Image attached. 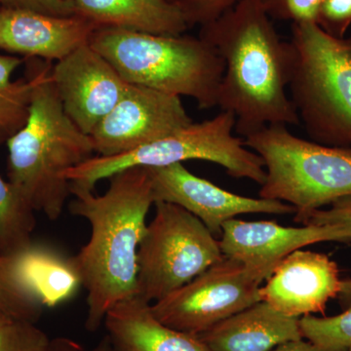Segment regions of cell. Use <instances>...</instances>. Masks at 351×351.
I'll return each mask as SVG.
<instances>
[{"label":"cell","instance_id":"cell-1","mask_svg":"<svg viewBox=\"0 0 351 351\" xmlns=\"http://www.w3.org/2000/svg\"><path fill=\"white\" fill-rule=\"evenodd\" d=\"M199 38L225 63L217 107L234 115V133L245 138L272 124H301L287 93L295 49L277 34L261 0H240L200 27Z\"/></svg>","mask_w":351,"mask_h":351},{"label":"cell","instance_id":"cell-2","mask_svg":"<svg viewBox=\"0 0 351 351\" xmlns=\"http://www.w3.org/2000/svg\"><path fill=\"white\" fill-rule=\"evenodd\" d=\"M108 180L103 195L71 184L69 211L91 228L88 243L71 257L87 291L90 332L100 328L113 306L137 295L138 250L154 204L149 168H128Z\"/></svg>","mask_w":351,"mask_h":351},{"label":"cell","instance_id":"cell-3","mask_svg":"<svg viewBox=\"0 0 351 351\" xmlns=\"http://www.w3.org/2000/svg\"><path fill=\"white\" fill-rule=\"evenodd\" d=\"M51 62L32 59L34 77L29 117L6 142L9 182L50 221L63 214L71 193L66 171L93 157L91 138L64 112L51 78Z\"/></svg>","mask_w":351,"mask_h":351},{"label":"cell","instance_id":"cell-4","mask_svg":"<svg viewBox=\"0 0 351 351\" xmlns=\"http://www.w3.org/2000/svg\"><path fill=\"white\" fill-rule=\"evenodd\" d=\"M89 44L129 84L189 97L201 110L217 107L225 63L199 36L99 27Z\"/></svg>","mask_w":351,"mask_h":351},{"label":"cell","instance_id":"cell-5","mask_svg":"<svg viewBox=\"0 0 351 351\" xmlns=\"http://www.w3.org/2000/svg\"><path fill=\"white\" fill-rule=\"evenodd\" d=\"M243 141L265 165L258 195L292 205L295 223L351 195V147L304 140L282 124L263 127Z\"/></svg>","mask_w":351,"mask_h":351},{"label":"cell","instance_id":"cell-6","mask_svg":"<svg viewBox=\"0 0 351 351\" xmlns=\"http://www.w3.org/2000/svg\"><path fill=\"white\" fill-rule=\"evenodd\" d=\"M295 66L289 84L300 122L313 142L351 147V36L315 23L292 24Z\"/></svg>","mask_w":351,"mask_h":351},{"label":"cell","instance_id":"cell-7","mask_svg":"<svg viewBox=\"0 0 351 351\" xmlns=\"http://www.w3.org/2000/svg\"><path fill=\"white\" fill-rule=\"evenodd\" d=\"M235 117L221 110L213 119L191 123L172 135L114 156H93L64 173L71 184L94 189L97 182L133 167H165L184 161L219 164L237 179H249L262 186L265 180L263 159L233 135Z\"/></svg>","mask_w":351,"mask_h":351},{"label":"cell","instance_id":"cell-8","mask_svg":"<svg viewBox=\"0 0 351 351\" xmlns=\"http://www.w3.org/2000/svg\"><path fill=\"white\" fill-rule=\"evenodd\" d=\"M156 204L137 258V295L156 302L191 282L223 257L219 240L184 208Z\"/></svg>","mask_w":351,"mask_h":351},{"label":"cell","instance_id":"cell-9","mask_svg":"<svg viewBox=\"0 0 351 351\" xmlns=\"http://www.w3.org/2000/svg\"><path fill=\"white\" fill-rule=\"evenodd\" d=\"M262 281L243 263L223 256L191 282L152 304L166 326L199 336L261 302Z\"/></svg>","mask_w":351,"mask_h":351},{"label":"cell","instance_id":"cell-10","mask_svg":"<svg viewBox=\"0 0 351 351\" xmlns=\"http://www.w3.org/2000/svg\"><path fill=\"white\" fill-rule=\"evenodd\" d=\"M193 122L180 97L130 84L90 138L98 156H114L172 135Z\"/></svg>","mask_w":351,"mask_h":351},{"label":"cell","instance_id":"cell-11","mask_svg":"<svg viewBox=\"0 0 351 351\" xmlns=\"http://www.w3.org/2000/svg\"><path fill=\"white\" fill-rule=\"evenodd\" d=\"M154 203H172L195 215L215 237L228 219L244 214L295 213L292 205L279 200L252 198L230 193L189 172L182 163L147 167Z\"/></svg>","mask_w":351,"mask_h":351},{"label":"cell","instance_id":"cell-12","mask_svg":"<svg viewBox=\"0 0 351 351\" xmlns=\"http://www.w3.org/2000/svg\"><path fill=\"white\" fill-rule=\"evenodd\" d=\"M51 78L64 112L89 136L130 85L89 43L58 61Z\"/></svg>","mask_w":351,"mask_h":351},{"label":"cell","instance_id":"cell-13","mask_svg":"<svg viewBox=\"0 0 351 351\" xmlns=\"http://www.w3.org/2000/svg\"><path fill=\"white\" fill-rule=\"evenodd\" d=\"M321 242H351L345 228L336 226L304 225L300 228L276 221L228 219L221 226V253L243 263L261 281L267 280L293 252Z\"/></svg>","mask_w":351,"mask_h":351},{"label":"cell","instance_id":"cell-14","mask_svg":"<svg viewBox=\"0 0 351 351\" xmlns=\"http://www.w3.org/2000/svg\"><path fill=\"white\" fill-rule=\"evenodd\" d=\"M265 281L260 288L261 301L298 318L324 314L328 302L339 297L343 286L334 261L302 249L284 258Z\"/></svg>","mask_w":351,"mask_h":351},{"label":"cell","instance_id":"cell-15","mask_svg":"<svg viewBox=\"0 0 351 351\" xmlns=\"http://www.w3.org/2000/svg\"><path fill=\"white\" fill-rule=\"evenodd\" d=\"M97 29L77 14L63 17L0 7V50L31 59L60 61L89 43Z\"/></svg>","mask_w":351,"mask_h":351},{"label":"cell","instance_id":"cell-16","mask_svg":"<svg viewBox=\"0 0 351 351\" xmlns=\"http://www.w3.org/2000/svg\"><path fill=\"white\" fill-rule=\"evenodd\" d=\"M198 337L213 351H270L286 341L304 339L300 318L279 313L263 301Z\"/></svg>","mask_w":351,"mask_h":351},{"label":"cell","instance_id":"cell-17","mask_svg":"<svg viewBox=\"0 0 351 351\" xmlns=\"http://www.w3.org/2000/svg\"><path fill=\"white\" fill-rule=\"evenodd\" d=\"M104 324L120 351H213L199 337L162 324L138 295L110 309Z\"/></svg>","mask_w":351,"mask_h":351},{"label":"cell","instance_id":"cell-18","mask_svg":"<svg viewBox=\"0 0 351 351\" xmlns=\"http://www.w3.org/2000/svg\"><path fill=\"white\" fill-rule=\"evenodd\" d=\"M75 14L97 25L163 36H181L189 29L168 0H73Z\"/></svg>","mask_w":351,"mask_h":351},{"label":"cell","instance_id":"cell-19","mask_svg":"<svg viewBox=\"0 0 351 351\" xmlns=\"http://www.w3.org/2000/svg\"><path fill=\"white\" fill-rule=\"evenodd\" d=\"M11 258L18 280L43 306L63 304L82 286L71 257L49 247L32 243Z\"/></svg>","mask_w":351,"mask_h":351},{"label":"cell","instance_id":"cell-20","mask_svg":"<svg viewBox=\"0 0 351 351\" xmlns=\"http://www.w3.org/2000/svg\"><path fill=\"white\" fill-rule=\"evenodd\" d=\"M25 59L0 55V145L24 127L29 117L34 77L12 82L11 76Z\"/></svg>","mask_w":351,"mask_h":351},{"label":"cell","instance_id":"cell-21","mask_svg":"<svg viewBox=\"0 0 351 351\" xmlns=\"http://www.w3.org/2000/svg\"><path fill=\"white\" fill-rule=\"evenodd\" d=\"M34 209L0 176V255L11 257L32 243Z\"/></svg>","mask_w":351,"mask_h":351},{"label":"cell","instance_id":"cell-22","mask_svg":"<svg viewBox=\"0 0 351 351\" xmlns=\"http://www.w3.org/2000/svg\"><path fill=\"white\" fill-rule=\"evenodd\" d=\"M302 338L323 351L351 348V306L335 316L306 315L300 318Z\"/></svg>","mask_w":351,"mask_h":351},{"label":"cell","instance_id":"cell-23","mask_svg":"<svg viewBox=\"0 0 351 351\" xmlns=\"http://www.w3.org/2000/svg\"><path fill=\"white\" fill-rule=\"evenodd\" d=\"M43 304L18 280L12 258L0 255V309L12 319L36 323Z\"/></svg>","mask_w":351,"mask_h":351},{"label":"cell","instance_id":"cell-24","mask_svg":"<svg viewBox=\"0 0 351 351\" xmlns=\"http://www.w3.org/2000/svg\"><path fill=\"white\" fill-rule=\"evenodd\" d=\"M51 341L31 321L13 319L0 325V351H51Z\"/></svg>","mask_w":351,"mask_h":351},{"label":"cell","instance_id":"cell-25","mask_svg":"<svg viewBox=\"0 0 351 351\" xmlns=\"http://www.w3.org/2000/svg\"><path fill=\"white\" fill-rule=\"evenodd\" d=\"M300 223L339 226L348 230L351 235V195L334 201L328 209L316 210L302 219ZM338 298L343 311L351 306V279L343 280Z\"/></svg>","mask_w":351,"mask_h":351},{"label":"cell","instance_id":"cell-26","mask_svg":"<svg viewBox=\"0 0 351 351\" xmlns=\"http://www.w3.org/2000/svg\"><path fill=\"white\" fill-rule=\"evenodd\" d=\"M181 13L189 27L210 24L240 0H168Z\"/></svg>","mask_w":351,"mask_h":351},{"label":"cell","instance_id":"cell-27","mask_svg":"<svg viewBox=\"0 0 351 351\" xmlns=\"http://www.w3.org/2000/svg\"><path fill=\"white\" fill-rule=\"evenodd\" d=\"M272 20L288 21L292 24L315 23L323 0H261Z\"/></svg>","mask_w":351,"mask_h":351},{"label":"cell","instance_id":"cell-28","mask_svg":"<svg viewBox=\"0 0 351 351\" xmlns=\"http://www.w3.org/2000/svg\"><path fill=\"white\" fill-rule=\"evenodd\" d=\"M316 25L334 38H345L351 25V0H323Z\"/></svg>","mask_w":351,"mask_h":351},{"label":"cell","instance_id":"cell-29","mask_svg":"<svg viewBox=\"0 0 351 351\" xmlns=\"http://www.w3.org/2000/svg\"><path fill=\"white\" fill-rule=\"evenodd\" d=\"M0 7L29 9L36 12L63 17L75 14L73 0H0Z\"/></svg>","mask_w":351,"mask_h":351},{"label":"cell","instance_id":"cell-30","mask_svg":"<svg viewBox=\"0 0 351 351\" xmlns=\"http://www.w3.org/2000/svg\"><path fill=\"white\" fill-rule=\"evenodd\" d=\"M51 351H120L110 339V337H104L94 348H83L77 341L66 338V337H58L51 341Z\"/></svg>","mask_w":351,"mask_h":351},{"label":"cell","instance_id":"cell-31","mask_svg":"<svg viewBox=\"0 0 351 351\" xmlns=\"http://www.w3.org/2000/svg\"><path fill=\"white\" fill-rule=\"evenodd\" d=\"M270 351H323L317 346L311 343L309 341H304V339H295V341H286L277 346Z\"/></svg>","mask_w":351,"mask_h":351},{"label":"cell","instance_id":"cell-32","mask_svg":"<svg viewBox=\"0 0 351 351\" xmlns=\"http://www.w3.org/2000/svg\"><path fill=\"white\" fill-rule=\"evenodd\" d=\"M11 320H13L12 318L0 309V325L5 324V323Z\"/></svg>","mask_w":351,"mask_h":351},{"label":"cell","instance_id":"cell-33","mask_svg":"<svg viewBox=\"0 0 351 351\" xmlns=\"http://www.w3.org/2000/svg\"><path fill=\"white\" fill-rule=\"evenodd\" d=\"M348 351H351V348H350V350H348Z\"/></svg>","mask_w":351,"mask_h":351}]
</instances>
